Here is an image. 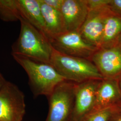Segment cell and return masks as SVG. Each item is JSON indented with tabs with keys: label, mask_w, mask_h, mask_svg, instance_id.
I'll use <instances>...</instances> for the list:
<instances>
[{
	"label": "cell",
	"mask_w": 121,
	"mask_h": 121,
	"mask_svg": "<svg viewBox=\"0 0 121 121\" xmlns=\"http://www.w3.org/2000/svg\"><path fill=\"white\" fill-rule=\"evenodd\" d=\"M60 12L68 31H79L86 19L89 9L86 0H64Z\"/></svg>",
	"instance_id": "30bf717a"
},
{
	"label": "cell",
	"mask_w": 121,
	"mask_h": 121,
	"mask_svg": "<svg viewBox=\"0 0 121 121\" xmlns=\"http://www.w3.org/2000/svg\"><path fill=\"white\" fill-rule=\"evenodd\" d=\"M52 46L56 51L70 56L91 58L98 48L86 41L79 31H67L52 39Z\"/></svg>",
	"instance_id": "8992f818"
},
{
	"label": "cell",
	"mask_w": 121,
	"mask_h": 121,
	"mask_svg": "<svg viewBox=\"0 0 121 121\" xmlns=\"http://www.w3.org/2000/svg\"><path fill=\"white\" fill-rule=\"evenodd\" d=\"M25 108L23 93L16 85L7 81L0 91V121H22Z\"/></svg>",
	"instance_id": "5b68a950"
},
{
	"label": "cell",
	"mask_w": 121,
	"mask_h": 121,
	"mask_svg": "<svg viewBox=\"0 0 121 121\" xmlns=\"http://www.w3.org/2000/svg\"><path fill=\"white\" fill-rule=\"evenodd\" d=\"M112 12L108 5L89 10L86 19L79 31L82 38L99 49L105 22Z\"/></svg>",
	"instance_id": "9c48e42d"
},
{
	"label": "cell",
	"mask_w": 121,
	"mask_h": 121,
	"mask_svg": "<svg viewBox=\"0 0 121 121\" xmlns=\"http://www.w3.org/2000/svg\"><path fill=\"white\" fill-rule=\"evenodd\" d=\"M91 60L103 78L121 79V46L98 49Z\"/></svg>",
	"instance_id": "ba28073f"
},
{
	"label": "cell",
	"mask_w": 121,
	"mask_h": 121,
	"mask_svg": "<svg viewBox=\"0 0 121 121\" xmlns=\"http://www.w3.org/2000/svg\"><path fill=\"white\" fill-rule=\"evenodd\" d=\"M121 35V17L112 12L105 24L99 48L114 46Z\"/></svg>",
	"instance_id": "5bb4252c"
},
{
	"label": "cell",
	"mask_w": 121,
	"mask_h": 121,
	"mask_svg": "<svg viewBox=\"0 0 121 121\" xmlns=\"http://www.w3.org/2000/svg\"><path fill=\"white\" fill-rule=\"evenodd\" d=\"M118 82H119V87H120V89L121 93V79L118 81Z\"/></svg>",
	"instance_id": "cb8c5ba5"
},
{
	"label": "cell",
	"mask_w": 121,
	"mask_h": 121,
	"mask_svg": "<svg viewBox=\"0 0 121 121\" xmlns=\"http://www.w3.org/2000/svg\"><path fill=\"white\" fill-rule=\"evenodd\" d=\"M101 80L91 79L76 83L74 108L70 121H83L90 114Z\"/></svg>",
	"instance_id": "52a82bcc"
},
{
	"label": "cell",
	"mask_w": 121,
	"mask_h": 121,
	"mask_svg": "<svg viewBox=\"0 0 121 121\" xmlns=\"http://www.w3.org/2000/svg\"><path fill=\"white\" fill-rule=\"evenodd\" d=\"M120 102L121 93L118 80L103 78L99 83L96 92L95 104L90 114L115 105Z\"/></svg>",
	"instance_id": "8fae6325"
},
{
	"label": "cell",
	"mask_w": 121,
	"mask_h": 121,
	"mask_svg": "<svg viewBox=\"0 0 121 121\" xmlns=\"http://www.w3.org/2000/svg\"><path fill=\"white\" fill-rule=\"evenodd\" d=\"M108 6L113 13L121 17V0H110Z\"/></svg>",
	"instance_id": "ac0fdd59"
},
{
	"label": "cell",
	"mask_w": 121,
	"mask_h": 121,
	"mask_svg": "<svg viewBox=\"0 0 121 121\" xmlns=\"http://www.w3.org/2000/svg\"><path fill=\"white\" fill-rule=\"evenodd\" d=\"M17 3L22 18L48 39L39 0H17Z\"/></svg>",
	"instance_id": "4fadbf2b"
},
{
	"label": "cell",
	"mask_w": 121,
	"mask_h": 121,
	"mask_svg": "<svg viewBox=\"0 0 121 121\" xmlns=\"http://www.w3.org/2000/svg\"><path fill=\"white\" fill-rule=\"evenodd\" d=\"M14 59L26 71L29 84L35 97H48L55 87L65 80L49 63L39 62L21 55L12 53Z\"/></svg>",
	"instance_id": "6da1fadb"
},
{
	"label": "cell",
	"mask_w": 121,
	"mask_h": 121,
	"mask_svg": "<svg viewBox=\"0 0 121 121\" xmlns=\"http://www.w3.org/2000/svg\"><path fill=\"white\" fill-rule=\"evenodd\" d=\"M49 64L66 80L76 83L103 79L91 60L67 55L53 48Z\"/></svg>",
	"instance_id": "3957f363"
},
{
	"label": "cell",
	"mask_w": 121,
	"mask_h": 121,
	"mask_svg": "<svg viewBox=\"0 0 121 121\" xmlns=\"http://www.w3.org/2000/svg\"><path fill=\"white\" fill-rule=\"evenodd\" d=\"M119 112L117 104L93 112L83 121H110L113 117Z\"/></svg>",
	"instance_id": "2e32d148"
},
{
	"label": "cell",
	"mask_w": 121,
	"mask_h": 121,
	"mask_svg": "<svg viewBox=\"0 0 121 121\" xmlns=\"http://www.w3.org/2000/svg\"><path fill=\"white\" fill-rule=\"evenodd\" d=\"M110 121H121V112H118L115 114Z\"/></svg>",
	"instance_id": "44dd1931"
},
{
	"label": "cell",
	"mask_w": 121,
	"mask_h": 121,
	"mask_svg": "<svg viewBox=\"0 0 121 121\" xmlns=\"http://www.w3.org/2000/svg\"><path fill=\"white\" fill-rule=\"evenodd\" d=\"M43 1L52 9L60 11L64 0H43Z\"/></svg>",
	"instance_id": "d6986e66"
},
{
	"label": "cell",
	"mask_w": 121,
	"mask_h": 121,
	"mask_svg": "<svg viewBox=\"0 0 121 121\" xmlns=\"http://www.w3.org/2000/svg\"><path fill=\"white\" fill-rule=\"evenodd\" d=\"M116 45H120L121 46V35H120V37H119V38L117 40V44Z\"/></svg>",
	"instance_id": "7402d4cb"
},
{
	"label": "cell",
	"mask_w": 121,
	"mask_h": 121,
	"mask_svg": "<svg viewBox=\"0 0 121 121\" xmlns=\"http://www.w3.org/2000/svg\"><path fill=\"white\" fill-rule=\"evenodd\" d=\"M22 18L17 0H0V19L4 22H14Z\"/></svg>",
	"instance_id": "9a60e30c"
},
{
	"label": "cell",
	"mask_w": 121,
	"mask_h": 121,
	"mask_svg": "<svg viewBox=\"0 0 121 121\" xmlns=\"http://www.w3.org/2000/svg\"><path fill=\"white\" fill-rule=\"evenodd\" d=\"M110 0H86L89 10L101 9L108 6Z\"/></svg>",
	"instance_id": "e0dca14e"
},
{
	"label": "cell",
	"mask_w": 121,
	"mask_h": 121,
	"mask_svg": "<svg viewBox=\"0 0 121 121\" xmlns=\"http://www.w3.org/2000/svg\"><path fill=\"white\" fill-rule=\"evenodd\" d=\"M7 81H6L3 75L0 73V91L2 89L4 84Z\"/></svg>",
	"instance_id": "ffe728a7"
},
{
	"label": "cell",
	"mask_w": 121,
	"mask_h": 121,
	"mask_svg": "<svg viewBox=\"0 0 121 121\" xmlns=\"http://www.w3.org/2000/svg\"><path fill=\"white\" fill-rule=\"evenodd\" d=\"M118 108H119V112H121V102H119L118 104H117Z\"/></svg>",
	"instance_id": "603a6c76"
},
{
	"label": "cell",
	"mask_w": 121,
	"mask_h": 121,
	"mask_svg": "<svg viewBox=\"0 0 121 121\" xmlns=\"http://www.w3.org/2000/svg\"><path fill=\"white\" fill-rule=\"evenodd\" d=\"M48 39H52L68 31L64 18L60 11L52 9L39 0Z\"/></svg>",
	"instance_id": "7c38bea8"
},
{
	"label": "cell",
	"mask_w": 121,
	"mask_h": 121,
	"mask_svg": "<svg viewBox=\"0 0 121 121\" xmlns=\"http://www.w3.org/2000/svg\"><path fill=\"white\" fill-rule=\"evenodd\" d=\"M76 83L59 84L48 97L49 111L45 121H70L73 112Z\"/></svg>",
	"instance_id": "277c9868"
},
{
	"label": "cell",
	"mask_w": 121,
	"mask_h": 121,
	"mask_svg": "<svg viewBox=\"0 0 121 121\" xmlns=\"http://www.w3.org/2000/svg\"><path fill=\"white\" fill-rule=\"evenodd\" d=\"M20 31L12 46V53L49 63L53 47L49 40L34 26L21 18Z\"/></svg>",
	"instance_id": "7a4b0ae2"
}]
</instances>
